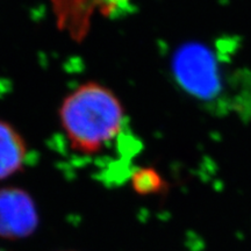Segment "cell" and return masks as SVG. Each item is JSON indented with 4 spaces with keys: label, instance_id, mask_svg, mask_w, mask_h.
Wrapping results in <instances>:
<instances>
[{
    "label": "cell",
    "instance_id": "cell-1",
    "mask_svg": "<svg viewBox=\"0 0 251 251\" xmlns=\"http://www.w3.org/2000/svg\"><path fill=\"white\" fill-rule=\"evenodd\" d=\"M59 119L69 144L81 155H97L124 130V106L108 87L98 83L78 86L62 102Z\"/></svg>",
    "mask_w": 251,
    "mask_h": 251
},
{
    "label": "cell",
    "instance_id": "cell-5",
    "mask_svg": "<svg viewBox=\"0 0 251 251\" xmlns=\"http://www.w3.org/2000/svg\"><path fill=\"white\" fill-rule=\"evenodd\" d=\"M27 158L24 137L12 125L0 121V180L23 169Z\"/></svg>",
    "mask_w": 251,
    "mask_h": 251
},
{
    "label": "cell",
    "instance_id": "cell-6",
    "mask_svg": "<svg viewBox=\"0 0 251 251\" xmlns=\"http://www.w3.org/2000/svg\"><path fill=\"white\" fill-rule=\"evenodd\" d=\"M131 186L140 196H150L161 192L165 183L155 169L140 168L131 176Z\"/></svg>",
    "mask_w": 251,
    "mask_h": 251
},
{
    "label": "cell",
    "instance_id": "cell-3",
    "mask_svg": "<svg viewBox=\"0 0 251 251\" xmlns=\"http://www.w3.org/2000/svg\"><path fill=\"white\" fill-rule=\"evenodd\" d=\"M36 203L27 191L9 186L0 188V237L23 240L39 227Z\"/></svg>",
    "mask_w": 251,
    "mask_h": 251
},
{
    "label": "cell",
    "instance_id": "cell-2",
    "mask_svg": "<svg viewBox=\"0 0 251 251\" xmlns=\"http://www.w3.org/2000/svg\"><path fill=\"white\" fill-rule=\"evenodd\" d=\"M172 71L178 84L199 99L209 100L220 90L214 55L199 43H187L175 52Z\"/></svg>",
    "mask_w": 251,
    "mask_h": 251
},
{
    "label": "cell",
    "instance_id": "cell-4",
    "mask_svg": "<svg viewBox=\"0 0 251 251\" xmlns=\"http://www.w3.org/2000/svg\"><path fill=\"white\" fill-rule=\"evenodd\" d=\"M59 29L81 41L90 29L96 12L112 17L129 9L130 0H51Z\"/></svg>",
    "mask_w": 251,
    "mask_h": 251
}]
</instances>
